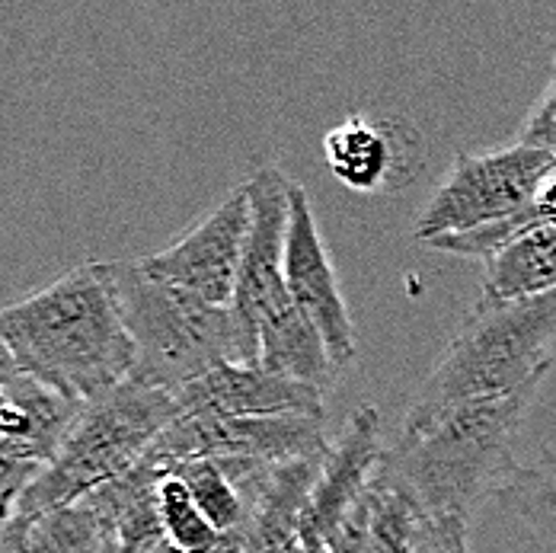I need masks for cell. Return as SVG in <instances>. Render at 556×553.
<instances>
[{
    "label": "cell",
    "mask_w": 556,
    "mask_h": 553,
    "mask_svg": "<svg viewBox=\"0 0 556 553\" xmlns=\"http://www.w3.org/2000/svg\"><path fill=\"white\" fill-rule=\"evenodd\" d=\"M0 342L20 375L74 403L128 385L135 372V345L103 263H84L0 307Z\"/></svg>",
    "instance_id": "6da1fadb"
},
{
    "label": "cell",
    "mask_w": 556,
    "mask_h": 553,
    "mask_svg": "<svg viewBox=\"0 0 556 553\" xmlns=\"http://www.w3.org/2000/svg\"><path fill=\"white\" fill-rule=\"evenodd\" d=\"M294 553H307V551H301V548H298V551H294Z\"/></svg>",
    "instance_id": "4316f807"
},
{
    "label": "cell",
    "mask_w": 556,
    "mask_h": 553,
    "mask_svg": "<svg viewBox=\"0 0 556 553\" xmlns=\"http://www.w3.org/2000/svg\"><path fill=\"white\" fill-rule=\"evenodd\" d=\"M496 502L556 548V451L541 448L534 464H515L496 490Z\"/></svg>",
    "instance_id": "ac0fdd59"
},
{
    "label": "cell",
    "mask_w": 556,
    "mask_h": 553,
    "mask_svg": "<svg viewBox=\"0 0 556 553\" xmlns=\"http://www.w3.org/2000/svg\"><path fill=\"white\" fill-rule=\"evenodd\" d=\"M327 419L266 416V419H222V416H176L151 448L148 461L169 474L186 461L253 457V461H327Z\"/></svg>",
    "instance_id": "52a82bcc"
},
{
    "label": "cell",
    "mask_w": 556,
    "mask_h": 553,
    "mask_svg": "<svg viewBox=\"0 0 556 553\" xmlns=\"http://www.w3.org/2000/svg\"><path fill=\"white\" fill-rule=\"evenodd\" d=\"M250 192V237L243 250V266L233 291V324L240 336L243 365H256L260 324L288 294L285 285V247H288V209L291 179L278 166H256L243 183Z\"/></svg>",
    "instance_id": "ba28073f"
},
{
    "label": "cell",
    "mask_w": 556,
    "mask_h": 553,
    "mask_svg": "<svg viewBox=\"0 0 556 553\" xmlns=\"http://www.w3.org/2000/svg\"><path fill=\"white\" fill-rule=\"evenodd\" d=\"M179 416L167 390L122 385L84 403L55 461L20 502V518H42L128 477Z\"/></svg>",
    "instance_id": "5b68a950"
},
{
    "label": "cell",
    "mask_w": 556,
    "mask_h": 553,
    "mask_svg": "<svg viewBox=\"0 0 556 553\" xmlns=\"http://www.w3.org/2000/svg\"><path fill=\"white\" fill-rule=\"evenodd\" d=\"M169 474H176L186 483V490L192 493L195 505L215 525L218 535L224 538L237 535V528L243 521V502L215 461H186V464L173 467Z\"/></svg>",
    "instance_id": "44dd1931"
},
{
    "label": "cell",
    "mask_w": 556,
    "mask_h": 553,
    "mask_svg": "<svg viewBox=\"0 0 556 553\" xmlns=\"http://www.w3.org/2000/svg\"><path fill=\"white\" fill-rule=\"evenodd\" d=\"M250 237V192L237 186L222 202L192 224L167 250L144 256V269L169 285L215 304L230 307L243 250Z\"/></svg>",
    "instance_id": "30bf717a"
},
{
    "label": "cell",
    "mask_w": 556,
    "mask_h": 553,
    "mask_svg": "<svg viewBox=\"0 0 556 553\" xmlns=\"http://www.w3.org/2000/svg\"><path fill=\"white\" fill-rule=\"evenodd\" d=\"M224 477L243 502V521L230 541L243 553H294L324 461H253L218 457Z\"/></svg>",
    "instance_id": "9c48e42d"
},
{
    "label": "cell",
    "mask_w": 556,
    "mask_h": 553,
    "mask_svg": "<svg viewBox=\"0 0 556 553\" xmlns=\"http://www.w3.org/2000/svg\"><path fill=\"white\" fill-rule=\"evenodd\" d=\"M324 158L333 176L355 192H378L390 179V135L365 115H349L324 138Z\"/></svg>",
    "instance_id": "e0dca14e"
},
{
    "label": "cell",
    "mask_w": 556,
    "mask_h": 553,
    "mask_svg": "<svg viewBox=\"0 0 556 553\" xmlns=\"http://www.w3.org/2000/svg\"><path fill=\"white\" fill-rule=\"evenodd\" d=\"M103 273L135 345L131 385L176 393L215 368L243 365L230 307L151 276L141 260L103 263Z\"/></svg>",
    "instance_id": "277c9868"
},
{
    "label": "cell",
    "mask_w": 556,
    "mask_h": 553,
    "mask_svg": "<svg viewBox=\"0 0 556 553\" xmlns=\"http://www.w3.org/2000/svg\"><path fill=\"white\" fill-rule=\"evenodd\" d=\"M384 457L381 444V413L375 403H362L345 419L339 439L330 448L320 480L304 515L301 551L327 553L336 528L349 518V512L368 493Z\"/></svg>",
    "instance_id": "7c38bea8"
},
{
    "label": "cell",
    "mask_w": 556,
    "mask_h": 553,
    "mask_svg": "<svg viewBox=\"0 0 556 553\" xmlns=\"http://www.w3.org/2000/svg\"><path fill=\"white\" fill-rule=\"evenodd\" d=\"M256 365L278 378H291L311 388L327 390L336 378V362L320 330L301 314V307L285 298L260 324Z\"/></svg>",
    "instance_id": "9a60e30c"
},
{
    "label": "cell",
    "mask_w": 556,
    "mask_h": 553,
    "mask_svg": "<svg viewBox=\"0 0 556 553\" xmlns=\"http://www.w3.org/2000/svg\"><path fill=\"white\" fill-rule=\"evenodd\" d=\"M556 291V227H534L486 263V298L528 301Z\"/></svg>",
    "instance_id": "2e32d148"
},
{
    "label": "cell",
    "mask_w": 556,
    "mask_h": 553,
    "mask_svg": "<svg viewBox=\"0 0 556 553\" xmlns=\"http://www.w3.org/2000/svg\"><path fill=\"white\" fill-rule=\"evenodd\" d=\"M518 144L534 148V151H544V154H551L556 161V61L551 87L541 93V100L534 103V110L528 112V118L521 122Z\"/></svg>",
    "instance_id": "7402d4cb"
},
{
    "label": "cell",
    "mask_w": 556,
    "mask_h": 553,
    "mask_svg": "<svg viewBox=\"0 0 556 553\" xmlns=\"http://www.w3.org/2000/svg\"><path fill=\"white\" fill-rule=\"evenodd\" d=\"M285 285L301 314L320 330L336 368H345L358 355L355 324L349 304L342 298L339 276L330 260V250L320 237L314 218V205L304 186H291L288 209V247H285Z\"/></svg>",
    "instance_id": "8fae6325"
},
{
    "label": "cell",
    "mask_w": 556,
    "mask_h": 553,
    "mask_svg": "<svg viewBox=\"0 0 556 553\" xmlns=\"http://www.w3.org/2000/svg\"><path fill=\"white\" fill-rule=\"evenodd\" d=\"M429 515L378 467L368 493L336 528L327 553H413Z\"/></svg>",
    "instance_id": "5bb4252c"
},
{
    "label": "cell",
    "mask_w": 556,
    "mask_h": 553,
    "mask_svg": "<svg viewBox=\"0 0 556 553\" xmlns=\"http://www.w3.org/2000/svg\"><path fill=\"white\" fill-rule=\"evenodd\" d=\"M556 161L525 144L457 154L454 164L416 218V240L429 243L445 234H464L505 222L531 205L538 186L554 173Z\"/></svg>",
    "instance_id": "8992f818"
},
{
    "label": "cell",
    "mask_w": 556,
    "mask_h": 553,
    "mask_svg": "<svg viewBox=\"0 0 556 553\" xmlns=\"http://www.w3.org/2000/svg\"><path fill=\"white\" fill-rule=\"evenodd\" d=\"M157 512L164 538L186 553H215L224 544V535H218L215 525L202 515V508L176 474H167L157 487Z\"/></svg>",
    "instance_id": "ffe728a7"
},
{
    "label": "cell",
    "mask_w": 556,
    "mask_h": 553,
    "mask_svg": "<svg viewBox=\"0 0 556 553\" xmlns=\"http://www.w3.org/2000/svg\"><path fill=\"white\" fill-rule=\"evenodd\" d=\"M151 553H186V551H182V548H176V544H169V541H161V544H157Z\"/></svg>",
    "instance_id": "484cf974"
},
{
    "label": "cell",
    "mask_w": 556,
    "mask_h": 553,
    "mask_svg": "<svg viewBox=\"0 0 556 553\" xmlns=\"http://www.w3.org/2000/svg\"><path fill=\"white\" fill-rule=\"evenodd\" d=\"M13 372H16V365H13V359H10L7 345L0 342V378H7V375H13Z\"/></svg>",
    "instance_id": "d4e9b609"
},
{
    "label": "cell",
    "mask_w": 556,
    "mask_h": 553,
    "mask_svg": "<svg viewBox=\"0 0 556 553\" xmlns=\"http://www.w3.org/2000/svg\"><path fill=\"white\" fill-rule=\"evenodd\" d=\"M544 381L502 397L454 406L422 426H400L384 448L381 474L429 518H467L496 497L511 474L515 439Z\"/></svg>",
    "instance_id": "7a4b0ae2"
},
{
    "label": "cell",
    "mask_w": 556,
    "mask_h": 553,
    "mask_svg": "<svg viewBox=\"0 0 556 553\" xmlns=\"http://www.w3.org/2000/svg\"><path fill=\"white\" fill-rule=\"evenodd\" d=\"M556 349V291L528 301L480 298L413 393L403 426H422L454 406L502 400L544 381Z\"/></svg>",
    "instance_id": "3957f363"
},
{
    "label": "cell",
    "mask_w": 556,
    "mask_h": 553,
    "mask_svg": "<svg viewBox=\"0 0 556 553\" xmlns=\"http://www.w3.org/2000/svg\"><path fill=\"white\" fill-rule=\"evenodd\" d=\"M179 416H222V419H266L307 416L327 419L324 390L278 378L260 365H224L212 375L173 393Z\"/></svg>",
    "instance_id": "4fadbf2b"
},
{
    "label": "cell",
    "mask_w": 556,
    "mask_h": 553,
    "mask_svg": "<svg viewBox=\"0 0 556 553\" xmlns=\"http://www.w3.org/2000/svg\"><path fill=\"white\" fill-rule=\"evenodd\" d=\"M413 553H470L467 518H426Z\"/></svg>",
    "instance_id": "603a6c76"
},
{
    "label": "cell",
    "mask_w": 556,
    "mask_h": 553,
    "mask_svg": "<svg viewBox=\"0 0 556 553\" xmlns=\"http://www.w3.org/2000/svg\"><path fill=\"white\" fill-rule=\"evenodd\" d=\"M112 544L110 521L90 497L29 521L33 553H110Z\"/></svg>",
    "instance_id": "d6986e66"
},
{
    "label": "cell",
    "mask_w": 556,
    "mask_h": 553,
    "mask_svg": "<svg viewBox=\"0 0 556 553\" xmlns=\"http://www.w3.org/2000/svg\"><path fill=\"white\" fill-rule=\"evenodd\" d=\"M0 553H33L29 548V518H13L0 535Z\"/></svg>",
    "instance_id": "cb8c5ba5"
}]
</instances>
